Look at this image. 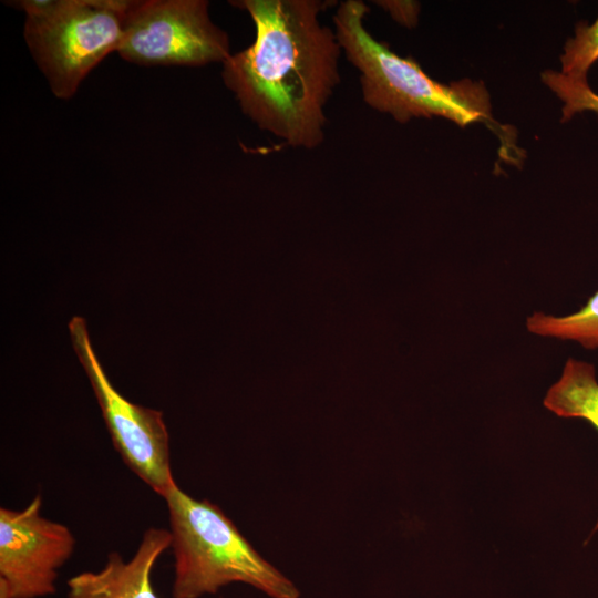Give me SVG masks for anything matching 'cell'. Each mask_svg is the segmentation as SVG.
I'll return each mask as SVG.
<instances>
[{
	"label": "cell",
	"mask_w": 598,
	"mask_h": 598,
	"mask_svg": "<svg viewBox=\"0 0 598 598\" xmlns=\"http://www.w3.org/2000/svg\"><path fill=\"white\" fill-rule=\"evenodd\" d=\"M256 28L248 48L223 63V80L243 112L289 146L324 138V107L340 82L341 47L319 20L321 0H243Z\"/></svg>",
	"instance_id": "obj_1"
},
{
	"label": "cell",
	"mask_w": 598,
	"mask_h": 598,
	"mask_svg": "<svg viewBox=\"0 0 598 598\" xmlns=\"http://www.w3.org/2000/svg\"><path fill=\"white\" fill-rule=\"evenodd\" d=\"M527 330L540 337L571 340L587 349L598 348V291L578 311L567 316L534 312Z\"/></svg>",
	"instance_id": "obj_10"
},
{
	"label": "cell",
	"mask_w": 598,
	"mask_h": 598,
	"mask_svg": "<svg viewBox=\"0 0 598 598\" xmlns=\"http://www.w3.org/2000/svg\"><path fill=\"white\" fill-rule=\"evenodd\" d=\"M166 501L173 548V598H199L231 582L248 584L272 598L299 590L261 557L223 511L197 501L175 484Z\"/></svg>",
	"instance_id": "obj_3"
},
{
	"label": "cell",
	"mask_w": 598,
	"mask_h": 598,
	"mask_svg": "<svg viewBox=\"0 0 598 598\" xmlns=\"http://www.w3.org/2000/svg\"><path fill=\"white\" fill-rule=\"evenodd\" d=\"M171 542L169 530L148 528L130 561L111 553L100 571H84L70 578L68 598H158L151 574Z\"/></svg>",
	"instance_id": "obj_8"
},
{
	"label": "cell",
	"mask_w": 598,
	"mask_h": 598,
	"mask_svg": "<svg viewBox=\"0 0 598 598\" xmlns=\"http://www.w3.org/2000/svg\"><path fill=\"white\" fill-rule=\"evenodd\" d=\"M131 0H23V35L51 91L69 99L86 75L117 51Z\"/></svg>",
	"instance_id": "obj_4"
},
{
	"label": "cell",
	"mask_w": 598,
	"mask_h": 598,
	"mask_svg": "<svg viewBox=\"0 0 598 598\" xmlns=\"http://www.w3.org/2000/svg\"><path fill=\"white\" fill-rule=\"evenodd\" d=\"M544 83L564 102L561 121H569L580 112L598 114V94L588 85L586 79L573 78L561 72L545 71Z\"/></svg>",
	"instance_id": "obj_11"
},
{
	"label": "cell",
	"mask_w": 598,
	"mask_h": 598,
	"mask_svg": "<svg viewBox=\"0 0 598 598\" xmlns=\"http://www.w3.org/2000/svg\"><path fill=\"white\" fill-rule=\"evenodd\" d=\"M598 60V17L591 23L579 22L575 37L568 39L560 56L561 73L586 79L590 66Z\"/></svg>",
	"instance_id": "obj_12"
},
{
	"label": "cell",
	"mask_w": 598,
	"mask_h": 598,
	"mask_svg": "<svg viewBox=\"0 0 598 598\" xmlns=\"http://www.w3.org/2000/svg\"><path fill=\"white\" fill-rule=\"evenodd\" d=\"M369 11L361 0H347L333 14L334 32L346 58L360 73L368 105L399 122L442 116L466 126L492 124L488 94L470 80L446 85L433 80L411 58H402L374 39L364 25Z\"/></svg>",
	"instance_id": "obj_2"
},
{
	"label": "cell",
	"mask_w": 598,
	"mask_h": 598,
	"mask_svg": "<svg viewBox=\"0 0 598 598\" xmlns=\"http://www.w3.org/2000/svg\"><path fill=\"white\" fill-rule=\"evenodd\" d=\"M116 52L141 65L198 66L230 56L228 35L205 0H131Z\"/></svg>",
	"instance_id": "obj_5"
},
{
	"label": "cell",
	"mask_w": 598,
	"mask_h": 598,
	"mask_svg": "<svg viewBox=\"0 0 598 598\" xmlns=\"http://www.w3.org/2000/svg\"><path fill=\"white\" fill-rule=\"evenodd\" d=\"M544 406L560 417H577L598 431V381L595 367L569 358L560 378L548 389ZM598 529V519L594 532Z\"/></svg>",
	"instance_id": "obj_9"
},
{
	"label": "cell",
	"mask_w": 598,
	"mask_h": 598,
	"mask_svg": "<svg viewBox=\"0 0 598 598\" xmlns=\"http://www.w3.org/2000/svg\"><path fill=\"white\" fill-rule=\"evenodd\" d=\"M75 353L95 393L112 442L124 463L154 492L164 497L176 484L169 436L162 412L130 402L110 382L91 343L86 322H69Z\"/></svg>",
	"instance_id": "obj_6"
},
{
	"label": "cell",
	"mask_w": 598,
	"mask_h": 598,
	"mask_svg": "<svg viewBox=\"0 0 598 598\" xmlns=\"http://www.w3.org/2000/svg\"><path fill=\"white\" fill-rule=\"evenodd\" d=\"M41 507L38 494L22 511L0 508V590L8 598L54 594L58 569L74 550L69 527L41 516Z\"/></svg>",
	"instance_id": "obj_7"
}]
</instances>
